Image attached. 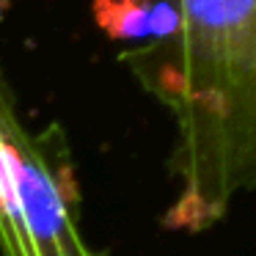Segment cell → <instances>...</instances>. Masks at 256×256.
<instances>
[{"instance_id": "cell-1", "label": "cell", "mask_w": 256, "mask_h": 256, "mask_svg": "<svg viewBox=\"0 0 256 256\" xmlns=\"http://www.w3.org/2000/svg\"><path fill=\"white\" fill-rule=\"evenodd\" d=\"M171 3L179 12L176 36L127 61L176 116L168 174L179 188L166 226L204 232L256 176L254 0Z\"/></svg>"}, {"instance_id": "cell-2", "label": "cell", "mask_w": 256, "mask_h": 256, "mask_svg": "<svg viewBox=\"0 0 256 256\" xmlns=\"http://www.w3.org/2000/svg\"><path fill=\"white\" fill-rule=\"evenodd\" d=\"M0 256H105L86 240L80 184L58 124L30 132L0 80Z\"/></svg>"}, {"instance_id": "cell-3", "label": "cell", "mask_w": 256, "mask_h": 256, "mask_svg": "<svg viewBox=\"0 0 256 256\" xmlns=\"http://www.w3.org/2000/svg\"><path fill=\"white\" fill-rule=\"evenodd\" d=\"M100 28L113 39H146V3L144 0H94Z\"/></svg>"}]
</instances>
